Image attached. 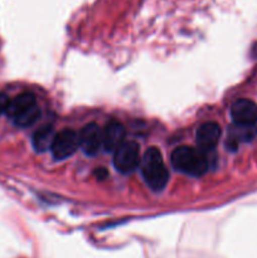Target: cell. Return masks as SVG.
Segmentation results:
<instances>
[{
	"label": "cell",
	"instance_id": "obj_3",
	"mask_svg": "<svg viewBox=\"0 0 257 258\" xmlns=\"http://www.w3.org/2000/svg\"><path fill=\"white\" fill-rule=\"evenodd\" d=\"M140 148L135 141H125L115 151L113 164L122 174H130L140 165Z\"/></svg>",
	"mask_w": 257,
	"mask_h": 258
},
{
	"label": "cell",
	"instance_id": "obj_6",
	"mask_svg": "<svg viewBox=\"0 0 257 258\" xmlns=\"http://www.w3.org/2000/svg\"><path fill=\"white\" fill-rule=\"evenodd\" d=\"M231 116L233 122L256 125L257 123V105L251 100L241 98L236 101L231 107Z\"/></svg>",
	"mask_w": 257,
	"mask_h": 258
},
{
	"label": "cell",
	"instance_id": "obj_13",
	"mask_svg": "<svg viewBox=\"0 0 257 258\" xmlns=\"http://www.w3.org/2000/svg\"><path fill=\"white\" fill-rule=\"evenodd\" d=\"M9 97H8L5 93H0V115L4 112H7V108L9 106Z\"/></svg>",
	"mask_w": 257,
	"mask_h": 258
},
{
	"label": "cell",
	"instance_id": "obj_10",
	"mask_svg": "<svg viewBox=\"0 0 257 258\" xmlns=\"http://www.w3.org/2000/svg\"><path fill=\"white\" fill-rule=\"evenodd\" d=\"M37 105V101L33 93L30 92H24L18 95L14 100H12L9 102V106L7 108V115L8 117L14 120L18 116L22 115L23 112H25L27 110H29L30 107Z\"/></svg>",
	"mask_w": 257,
	"mask_h": 258
},
{
	"label": "cell",
	"instance_id": "obj_4",
	"mask_svg": "<svg viewBox=\"0 0 257 258\" xmlns=\"http://www.w3.org/2000/svg\"><path fill=\"white\" fill-rule=\"evenodd\" d=\"M78 134L71 128H65L55 134L53 143L50 145V151L54 159L57 160H65L70 158L78 149Z\"/></svg>",
	"mask_w": 257,
	"mask_h": 258
},
{
	"label": "cell",
	"instance_id": "obj_14",
	"mask_svg": "<svg viewBox=\"0 0 257 258\" xmlns=\"http://www.w3.org/2000/svg\"><path fill=\"white\" fill-rule=\"evenodd\" d=\"M95 175L97 176L98 180H103V179L107 178L108 173H107V170H106L105 168H97L95 170Z\"/></svg>",
	"mask_w": 257,
	"mask_h": 258
},
{
	"label": "cell",
	"instance_id": "obj_9",
	"mask_svg": "<svg viewBox=\"0 0 257 258\" xmlns=\"http://www.w3.org/2000/svg\"><path fill=\"white\" fill-rule=\"evenodd\" d=\"M125 127L117 121H110L102 131V148L108 153H115L125 143Z\"/></svg>",
	"mask_w": 257,
	"mask_h": 258
},
{
	"label": "cell",
	"instance_id": "obj_11",
	"mask_svg": "<svg viewBox=\"0 0 257 258\" xmlns=\"http://www.w3.org/2000/svg\"><path fill=\"white\" fill-rule=\"evenodd\" d=\"M53 139H54V133H53L52 126H43L33 135V146L38 153H43L50 149Z\"/></svg>",
	"mask_w": 257,
	"mask_h": 258
},
{
	"label": "cell",
	"instance_id": "obj_2",
	"mask_svg": "<svg viewBox=\"0 0 257 258\" xmlns=\"http://www.w3.org/2000/svg\"><path fill=\"white\" fill-rule=\"evenodd\" d=\"M171 164L176 170L191 176H201L208 170L206 153L189 146L176 148L171 153Z\"/></svg>",
	"mask_w": 257,
	"mask_h": 258
},
{
	"label": "cell",
	"instance_id": "obj_7",
	"mask_svg": "<svg viewBox=\"0 0 257 258\" xmlns=\"http://www.w3.org/2000/svg\"><path fill=\"white\" fill-rule=\"evenodd\" d=\"M221 138V126L217 122H206L197 130V144L203 153L212 151Z\"/></svg>",
	"mask_w": 257,
	"mask_h": 258
},
{
	"label": "cell",
	"instance_id": "obj_5",
	"mask_svg": "<svg viewBox=\"0 0 257 258\" xmlns=\"http://www.w3.org/2000/svg\"><path fill=\"white\" fill-rule=\"evenodd\" d=\"M78 144L86 155L93 156L102 148V130L97 123L86 125L78 134Z\"/></svg>",
	"mask_w": 257,
	"mask_h": 258
},
{
	"label": "cell",
	"instance_id": "obj_8",
	"mask_svg": "<svg viewBox=\"0 0 257 258\" xmlns=\"http://www.w3.org/2000/svg\"><path fill=\"white\" fill-rule=\"evenodd\" d=\"M257 135L256 125H246V123L234 122L228 128V136H227V148L228 150H236L238 144L248 143L252 141Z\"/></svg>",
	"mask_w": 257,
	"mask_h": 258
},
{
	"label": "cell",
	"instance_id": "obj_1",
	"mask_svg": "<svg viewBox=\"0 0 257 258\" xmlns=\"http://www.w3.org/2000/svg\"><path fill=\"white\" fill-rule=\"evenodd\" d=\"M140 169L143 178L153 190L160 191L165 188L169 173L159 149L150 148L145 151L140 161Z\"/></svg>",
	"mask_w": 257,
	"mask_h": 258
},
{
	"label": "cell",
	"instance_id": "obj_12",
	"mask_svg": "<svg viewBox=\"0 0 257 258\" xmlns=\"http://www.w3.org/2000/svg\"><path fill=\"white\" fill-rule=\"evenodd\" d=\"M40 116V110L38 107V105L33 106L29 110H27L25 112H23L22 115L18 116L17 118L13 120V122L15 123L19 127H28V126H32L35 121L39 118Z\"/></svg>",
	"mask_w": 257,
	"mask_h": 258
}]
</instances>
